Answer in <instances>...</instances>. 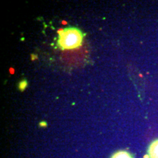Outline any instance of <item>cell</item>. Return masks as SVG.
I'll return each instance as SVG.
<instances>
[{
	"label": "cell",
	"mask_w": 158,
	"mask_h": 158,
	"mask_svg": "<svg viewBox=\"0 0 158 158\" xmlns=\"http://www.w3.org/2000/svg\"><path fill=\"white\" fill-rule=\"evenodd\" d=\"M111 158H133V157L126 151H118Z\"/></svg>",
	"instance_id": "cell-3"
},
{
	"label": "cell",
	"mask_w": 158,
	"mask_h": 158,
	"mask_svg": "<svg viewBox=\"0 0 158 158\" xmlns=\"http://www.w3.org/2000/svg\"><path fill=\"white\" fill-rule=\"evenodd\" d=\"M149 158H158V139L154 141L148 149Z\"/></svg>",
	"instance_id": "cell-2"
},
{
	"label": "cell",
	"mask_w": 158,
	"mask_h": 158,
	"mask_svg": "<svg viewBox=\"0 0 158 158\" xmlns=\"http://www.w3.org/2000/svg\"><path fill=\"white\" fill-rule=\"evenodd\" d=\"M83 34L76 27H67L59 31L58 46L62 50L75 49L81 46Z\"/></svg>",
	"instance_id": "cell-1"
},
{
	"label": "cell",
	"mask_w": 158,
	"mask_h": 158,
	"mask_svg": "<svg viewBox=\"0 0 158 158\" xmlns=\"http://www.w3.org/2000/svg\"><path fill=\"white\" fill-rule=\"evenodd\" d=\"M21 84V86H20V89H24V88L26 87V81H23L22 82H21L20 85Z\"/></svg>",
	"instance_id": "cell-4"
}]
</instances>
